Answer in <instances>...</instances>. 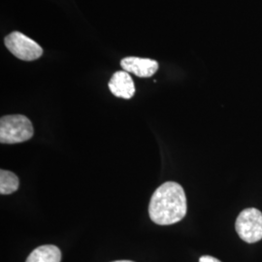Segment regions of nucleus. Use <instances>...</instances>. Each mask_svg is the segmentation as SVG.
<instances>
[{"label": "nucleus", "instance_id": "f257e3e1", "mask_svg": "<svg viewBox=\"0 0 262 262\" xmlns=\"http://www.w3.org/2000/svg\"><path fill=\"white\" fill-rule=\"evenodd\" d=\"M187 197L176 182H166L157 188L150 198L149 215L159 225H174L187 215Z\"/></svg>", "mask_w": 262, "mask_h": 262}, {"label": "nucleus", "instance_id": "f03ea898", "mask_svg": "<svg viewBox=\"0 0 262 262\" xmlns=\"http://www.w3.org/2000/svg\"><path fill=\"white\" fill-rule=\"evenodd\" d=\"M34 134L30 120L23 115L4 116L0 120V142L17 144L32 138Z\"/></svg>", "mask_w": 262, "mask_h": 262}, {"label": "nucleus", "instance_id": "7ed1b4c3", "mask_svg": "<svg viewBox=\"0 0 262 262\" xmlns=\"http://www.w3.org/2000/svg\"><path fill=\"white\" fill-rule=\"evenodd\" d=\"M236 232L247 243H256L262 239V213L255 208H248L238 215Z\"/></svg>", "mask_w": 262, "mask_h": 262}, {"label": "nucleus", "instance_id": "20e7f679", "mask_svg": "<svg viewBox=\"0 0 262 262\" xmlns=\"http://www.w3.org/2000/svg\"><path fill=\"white\" fill-rule=\"evenodd\" d=\"M4 43L14 56L25 61L35 60L43 55L41 46L19 31L10 33L4 39Z\"/></svg>", "mask_w": 262, "mask_h": 262}, {"label": "nucleus", "instance_id": "39448f33", "mask_svg": "<svg viewBox=\"0 0 262 262\" xmlns=\"http://www.w3.org/2000/svg\"><path fill=\"white\" fill-rule=\"evenodd\" d=\"M121 66L122 69L128 73H133L139 78H150L158 69V61L150 58H142L136 56H128L122 59Z\"/></svg>", "mask_w": 262, "mask_h": 262}, {"label": "nucleus", "instance_id": "423d86ee", "mask_svg": "<svg viewBox=\"0 0 262 262\" xmlns=\"http://www.w3.org/2000/svg\"><path fill=\"white\" fill-rule=\"evenodd\" d=\"M109 89L115 96L130 99L135 94V85L130 75L126 71H118L109 82Z\"/></svg>", "mask_w": 262, "mask_h": 262}, {"label": "nucleus", "instance_id": "0eeeda50", "mask_svg": "<svg viewBox=\"0 0 262 262\" xmlns=\"http://www.w3.org/2000/svg\"><path fill=\"white\" fill-rule=\"evenodd\" d=\"M60 250L54 245H44L38 247L28 255L26 262H60Z\"/></svg>", "mask_w": 262, "mask_h": 262}, {"label": "nucleus", "instance_id": "6e6552de", "mask_svg": "<svg viewBox=\"0 0 262 262\" xmlns=\"http://www.w3.org/2000/svg\"><path fill=\"white\" fill-rule=\"evenodd\" d=\"M19 186V178L16 174L7 170L0 171V193L2 195H7L17 191Z\"/></svg>", "mask_w": 262, "mask_h": 262}, {"label": "nucleus", "instance_id": "1a4fd4ad", "mask_svg": "<svg viewBox=\"0 0 262 262\" xmlns=\"http://www.w3.org/2000/svg\"><path fill=\"white\" fill-rule=\"evenodd\" d=\"M199 262H222L220 261L217 258L213 257V256H210V255H203L200 257Z\"/></svg>", "mask_w": 262, "mask_h": 262}, {"label": "nucleus", "instance_id": "9d476101", "mask_svg": "<svg viewBox=\"0 0 262 262\" xmlns=\"http://www.w3.org/2000/svg\"><path fill=\"white\" fill-rule=\"evenodd\" d=\"M113 262H133V261H130V260H117V261H113Z\"/></svg>", "mask_w": 262, "mask_h": 262}]
</instances>
